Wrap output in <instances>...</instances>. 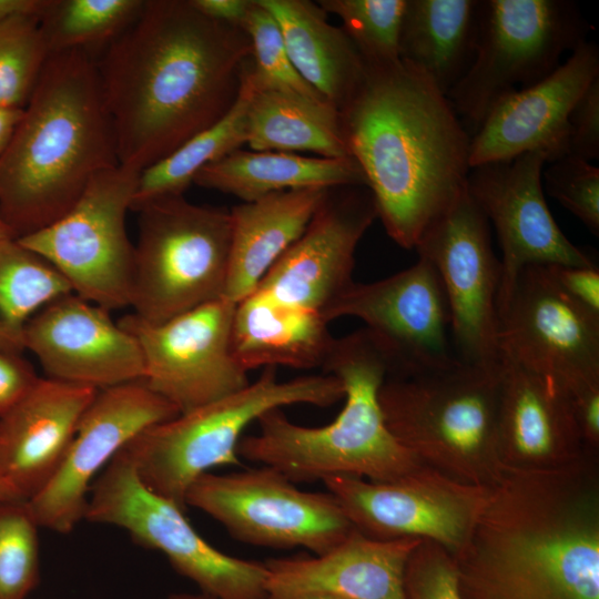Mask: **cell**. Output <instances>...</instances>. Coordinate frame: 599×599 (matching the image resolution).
Listing matches in <instances>:
<instances>
[{"mask_svg": "<svg viewBox=\"0 0 599 599\" xmlns=\"http://www.w3.org/2000/svg\"><path fill=\"white\" fill-rule=\"evenodd\" d=\"M377 217L367 186L328 189L303 234L255 291L323 314L355 282L356 248Z\"/></svg>", "mask_w": 599, "mask_h": 599, "instance_id": "obj_20", "label": "cell"}, {"mask_svg": "<svg viewBox=\"0 0 599 599\" xmlns=\"http://www.w3.org/2000/svg\"><path fill=\"white\" fill-rule=\"evenodd\" d=\"M26 500L19 493L0 475V501Z\"/></svg>", "mask_w": 599, "mask_h": 599, "instance_id": "obj_47", "label": "cell"}, {"mask_svg": "<svg viewBox=\"0 0 599 599\" xmlns=\"http://www.w3.org/2000/svg\"><path fill=\"white\" fill-rule=\"evenodd\" d=\"M8 238H17V236L0 214V242Z\"/></svg>", "mask_w": 599, "mask_h": 599, "instance_id": "obj_49", "label": "cell"}, {"mask_svg": "<svg viewBox=\"0 0 599 599\" xmlns=\"http://www.w3.org/2000/svg\"><path fill=\"white\" fill-rule=\"evenodd\" d=\"M167 599H214V598L206 596L202 592L200 593L176 592V593L170 595Z\"/></svg>", "mask_w": 599, "mask_h": 599, "instance_id": "obj_48", "label": "cell"}, {"mask_svg": "<svg viewBox=\"0 0 599 599\" xmlns=\"http://www.w3.org/2000/svg\"><path fill=\"white\" fill-rule=\"evenodd\" d=\"M498 438L504 473L557 471L599 456L587 451L565 387L505 358Z\"/></svg>", "mask_w": 599, "mask_h": 599, "instance_id": "obj_23", "label": "cell"}, {"mask_svg": "<svg viewBox=\"0 0 599 599\" xmlns=\"http://www.w3.org/2000/svg\"><path fill=\"white\" fill-rule=\"evenodd\" d=\"M22 351L0 341V418L14 407L39 382Z\"/></svg>", "mask_w": 599, "mask_h": 599, "instance_id": "obj_42", "label": "cell"}, {"mask_svg": "<svg viewBox=\"0 0 599 599\" xmlns=\"http://www.w3.org/2000/svg\"><path fill=\"white\" fill-rule=\"evenodd\" d=\"M23 109L0 108V156L8 148Z\"/></svg>", "mask_w": 599, "mask_h": 599, "instance_id": "obj_46", "label": "cell"}, {"mask_svg": "<svg viewBox=\"0 0 599 599\" xmlns=\"http://www.w3.org/2000/svg\"><path fill=\"white\" fill-rule=\"evenodd\" d=\"M242 29L252 45L248 72L255 88L324 99L295 70L277 21L260 0H251Z\"/></svg>", "mask_w": 599, "mask_h": 599, "instance_id": "obj_38", "label": "cell"}, {"mask_svg": "<svg viewBox=\"0 0 599 599\" xmlns=\"http://www.w3.org/2000/svg\"><path fill=\"white\" fill-rule=\"evenodd\" d=\"M252 58L246 32L191 0H143L95 61L119 164L141 172L221 120Z\"/></svg>", "mask_w": 599, "mask_h": 599, "instance_id": "obj_1", "label": "cell"}, {"mask_svg": "<svg viewBox=\"0 0 599 599\" xmlns=\"http://www.w3.org/2000/svg\"><path fill=\"white\" fill-rule=\"evenodd\" d=\"M567 392L587 451L599 455V383L582 385Z\"/></svg>", "mask_w": 599, "mask_h": 599, "instance_id": "obj_44", "label": "cell"}, {"mask_svg": "<svg viewBox=\"0 0 599 599\" xmlns=\"http://www.w3.org/2000/svg\"><path fill=\"white\" fill-rule=\"evenodd\" d=\"M21 346L48 378L98 390L142 380L141 349L109 311L74 293L34 314L21 332Z\"/></svg>", "mask_w": 599, "mask_h": 599, "instance_id": "obj_21", "label": "cell"}, {"mask_svg": "<svg viewBox=\"0 0 599 599\" xmlns=\"http://www.w3.org/2000/svg\"><path fill=\"white\" fill-rule=\"evenodd\" d=\"M344 395L332 374L281 382L276 367H266L241 390L155 424L123 449L143 485L185 511L186 493L200 476L217 466L240 465L242 434L263 414L297 404L328 407Z\"/></svg>", "mask_w": 599, "mask_h": 599, "instance_id": "obj_7", "label": "cell"}, {"mask_svg": "<svg viewBox=\"0 0 599 599\" xmlns=\"http://www.w3.org/2000/svg\"><path fill=\"white\" fill-rule=\"evenodd\" d=\"M73 293L67 278L18 238L0 242V329L22 351L27 322L52 301Z\"/></svg>", "mask_w": 599, "mask_h": 599, "instance_id": "obj_33", "label": "cell"}, {"mask_svg": "<svg viewBox=\"0 0 599 599\" xmlns=\"http://www.w3.org/2000/svg\"><path fill=\"white\" fill-rule=\"evenodd\" d=\"M305 599H346V598L336 597V596H313Z\"/></svg>", "mask_w": 599, "mask_h": 599, "instance_id": "obj_52", "label": "cell"}, {"mask_svg": "<svg viewBox=\"0 0 599 599\" xmlns=\"http://www.w3.org/2000/svg\"><path fill=\"white\" fill-rule=\"evenodd\" d=\"M549 164L542 174L548 194L598 236L599 169L572 154Z\"/></svg>", "mask_w": 599, "mask_h": 599, "instance_id": "obj_39", "label": "cell"}, {"mask_svg": "<svg viewBox=\"0 0 599 599\" xmlns=\"http://www.w3.org/2000/svg\"><path fill=\"white\" fill-rule=\"evenodd\" d=\"M84 519L124 529L162 552L181 576L214 599H267L264 562L226 555L207 544L184 510L140 480L122 448L91 486Z\"/></svg>", "mask_w": 599, "mask_h": 599, "instance_id": "obj_10", "label": "cell"}, {"mask_svg": "<svg viewBox=\"0 0 599 599\" xmlns=\"http://www.w3.org/2000/svg\"><path fill=\"white\" fill-rule=\"evenodd\" d=\"M420 541L376 539L355 530L323 555L268 559L267 599H407L405 569Z\"/></svg>", "mask_w": 599, "mask_h": 599, "instance_id": "obj_24", "label": "cell"}, {"mask_svg": "<svg viewBox=\"0 0 599 599\" xmlns=\"http://www.w3.org/2000/svg\"><path fill=\"white\" fill-rule=\"evenodd\" d=\"M569 154L585 161L599 158V77L583 91L569 114Z\"/></svg>", "mask_w": 599, "mask_h": 599, "instance_id": "obj_41", "label": "cell"}, {"mask_svg": "<svg viewBox=\"0 0 599 599\" xmlns=\"http://www.w3.org/2000/svg\"><path fill=\"white\" fill-rule=\"evenodd\" d=\"M586 34L570 0H480L474 60L446 95L470 138L502 98L548 77Z\"/></svg>", "mask_w": 599, "mask_h": 599, "instance_id": "obj_9", "label": "cell"}, {"mask_svg": "<svg viewBox=\"0 0 599 599\" xmlns=\"http://www.w3.org/2000/svg\"><path fill=\"white\" fill-rule=\"evenodd\" d=\"M141 171L118 164L94 175L75 203L49 225L18 237L106 311L130 306L134 245L125 227Z\"/></svg>", "mask_w": 599, "mask_h": 599, "instance_id": "obj_11", "label": "cell"}, {"mask_svg": "<svg viewBox=\"0 0 599 599\" xmlns=\"http://www.w3.org/2000/svg\"><path fill=\"white\" fill-rule=\"evenodd\" d=\"M143 0H48L40 28L49 53L109 43L136 18Z\"/></svg>", "mask_w": 599, "mask_h": 599, "instance_id": "obj_34", "label": "cell"}, {"mask_svg": "<svg viewBox=\"0 0 599 599\" xmlns=\"http://www.w3.org/2000/svg\"><path fill=\"white\" fill-rule=\"evenodd\" d=\"M118 164L95 60L81 49L51 53L0 156V214L17 238L33 233Z\"/></svg>", "mask_w": 599, "mask_h": 599, "instance_id": "obj_4", "label": "cell"}, {"mask_svg": "<svg viewBox=\"0 0 599 599\" xmlns=\"http://www.w3.org/2000/svg\"><path fill=\"white\" fill-rule=\"evenodd\" d=\"M548 265L556 282L571 298L599 314V270L596 265Z\"/></svg>", "mask_w": 599, "mask_h": 599, "instance_id": "obj_43", "label": "cell"}, {"mask_svg": "<svg viewBox=\"0 0 599 599\" xmlns=\"http://www.w3.org/2000/svg\"><path fill=\"white\" fill-rule=\"evenodd\" d=\"M546 163L544 153L528 152L474 166L467 176L466 190L494 225L501 250L498 312L525 266L595 265L568 240L548 209L541 184Z\"/></svg>", "mask_w": 599, "mask_h": 599, "instance_id": "obj_19", "label": "cell"}, {"mask_svg": "<svg viewBox=\"0 0 599 599\" xmlns=\"http://www.w3.org/2000/svg\"><path fill=\"white\" fill-rule=\"evenodd\" d=\"M328 189L286 190L231 209L224 297L238 303L303 234Z\"/></svg>", "mask_w": 599, "mask_h": 599, "instance_id": "obj_27", "label": "cell"}, {"mask_svg": "<svg viewBox=\"0 0 599 599\" xmlns=\"http://www.w3.org/2000/svg\"><path fill=\"white\" fill-rule=\"evenodd\" d=\"M0 341H3L6 343H9L18 348H20L17 344H14L1 329H0ZM21 349V348H20ZM22 351V349H21Z\"/></svg>", "mask_w": 599, "mask_h": 599, "instance_id": "obj_51", "label": "cell"}, {"mask_svg": "<svg viewBox=\"0 0 599 599\" xmlns=\"http://www.w3.org/2000/svg\"><path fill=\"white\" fill-rule=\"evenodd\" d=\"M38 527L28 500L0 501V599H26L38 586Z\"/></svg>", "mask_w": 599, "mask_h": 599, "instance_id": "obj_37", "label": "cell"}, {"mask_svg": "<svg viewBox=\"0 0 599 599\" xmlns=\"http://www.w3.org/2000/svg\"><path fill=\"white\" fill-rule=\"evenodd\" d=\"M479 18L480 0H406L399 59L447 95L474 60Z\"/></svg>", "mask_w": 599, "mask_h": 599, "instance_id": "obj_30", "label": "cell"}, {"mask_svg": "<svg viewBox=\"0 0 599 599\" xmlns=\"http://www.w3.org/2000/svg\"><path fill=\"white\" fill-rule=\"evenodd\" d=\"M139 212V237L130 306L152 324L163 323L224 296L231 211L197 205L183 195L151 200Z\"/></svg>", "mask_w": 599, "mask_h": 599, "instance_id": "obj_8", "label": "cell"}, {"mask_svg": "<svg viewBox=\"0 0 599 599\" xmlns=\"http://www.w3.org/2000/svg\"><path fill=\"white\" fill-rule=\"evenodd\" d=\"M501 358L565 389L599 383V314L571 298L548 264L525 266L498 312Z\"/></svg>", "mask_w": 599, "mask_h": 599, "instance_id": "obj_14", "label": "cell"}, {"mask_svg": "<svg viewBox=\"0 0 599 599\" xmlns=\"http://www.w3.org/2000/svg\"><path fill=\"white\" fill-rule=\"evenodd\" d=\"M185 504L219 521L236 540L261 547L323 555L356 530L329 491L301 490L267 466L205 473L190 486Z\"/></svg>", "mask_w": 599, "mask_h": 599, "instance_id": "obj_12", "label": "cell"}, {"mask_svg": "<svg viewBox=\"0 0 599 599\" xmlns=\"http://www.w3.org/2000/svg\"><path fill=\"white\" fill-rule=\"evenodd\" d=\"M49 55L40 16L0 20V108L24 109Z\"/></svg>", "mask_w": 599, "mask_h": 599, "instance_id": "obj_35", "label": "cell"}, {"mask_svg": "<svg viewBox=\"0 0 599 599\" xmlns=\"http://www.w3.org/2000/svg\"><path fill=\"white\" fill-rule=\"evenodd\" d=\"M235 306L223 296L159 324L133 313L119 321L141 349L142 382L180 414L250 384L231 349Z\"/></svg>", "mask_w": 599, "mask_h": 599, "instance_id": "obj_15", "label": "cell"}, {"mask_svg": "<svg viewBox=\"0 0 599 599\" xmlns=\"http://www.w3.org/2000/svg\"><path fill=\"white\" fill-rule=\"evenodd\" d=\"M339 113L387 235L415 248L466 190L470 135L447 97L402 60L365 64Z\"/></svg>", "mask_w": 599, "mask_h": 599, "instance_id": "obj_3", "label": "cell"}, {"mask_svg": "<svg viewBox=\"0 0 599 599\" xmlns=\"http://www.w3.org/2000/svg\"><path fill=\"white\" fill-rule=\"evenodd\" d=\"M329 323L355 317L387 363V374L447 364L455 355L450 314L440 277L426 258L388 277L354 282L323 313Z\"/></svg>", "mask_w": 599, "mask_h": 599, "instance_id": "obj_17", "label": "cell"}, {"mask_svg": "<svg viewBox=\"0 0 599 599\" xmlns=\"http://www.w3.org/2000/svg\"><path fill=\"white\" fill-rule=\"evenodd\" d=\"M501 364L453 358L410 373L387 374L378 392L385 424L422 465L464 484L491 487L499 457Z\"/></svg>", "mask_w": 599, "mask_h": 599, "instance_id": "obj_6", "label": "cell"}, {"mask_svg": "<svg viewBox=\"0 0 599 599\" xmlns=\"http://www.w3.org/2000/svg\"><path fill=\"white\" fill-rule=\"evenodd\" d=\"M415 250L440 277L455 357L475 365H500L501 265L493 250L490 224L467 190L425 230Z\"/></svg>", "mask_w": 599, "mask_h": 599, "instance_id": "obj_13", "label": "cell"}, {"mask_svg": "<svg viewBox=\"0 0 599 599\" xmlns=\"http://www.w3.org/2000/svg\"><path fill=\"white\" fill-rule=\"evenodd\" d=\"M10 11L8 0H0V20L8 18Z\"/></svg>", "mask_w": 599, "mask_h": 599, "instance_id": "obj_50", "label": "cell"}, {"mask_svg": "<svg viewBox=\"0 0 599 599\" xmlns=\"http://www.w3.org/2000/svg\"><path fill=\"white\" fill-rule=\"evenodd\" d=\"M277 21L298 74L341 109L361 83L365 63L341 27L311 0H260Z\"/></svg>", "mask_w": 599, "mask_h": 599, "instance_id": "obj_28", "label": "cell"}, {"mask_svg": "<svg viewBox=\"0 0 599 599\" xmlns=\"http://www.w3.org/2000/svg\"><path fill=\"white\" fill-rule=\"evenodd\" d=\"M193 183L244 202L286 190L367 186L361 166L352 156L322 158L243 149L202 167Z\"/></svg>", "mask_w": 599, "mask_h": 599, "instance_id": "obj_29", "label": "cell"}, {"mask_svg": "<svg viewBox=\"0 0 599 599\" xmlns=\"http://www.w3.org/2000/svg\"><path fill=\"white\" fill-rule=\"evenodd\" d=\"M180 413L142 380L104 388L82 415L63 463L28 500L39 527L68 534L84 519L91 486L125 445Z\"/></svg>", "mask_w": 599, "mask_h": 599, "instance_id": "obj_18", "label": "cell"}, {"mask_svg": "<svg viewBox=\"0 0 599 599\" xmlns=\"http://www.w3.org/2000/svg\"><path fill=\"white\" fill-rule=\"evenodd\" d=\"M98 389L40 378L0 418V475L29 500L54 477Z\"/></svg>", "mask_w": 599, "mask_h": 599, "instance_id": "obj_25", "label": "cell"}, {"mask_svg": "<svg viewBox=\"0 0 599 599\" xmlns=\"http://www.w3.org/2000/svg\"><path fill=\"white\" fill-rule=\"evenodd\" d=\"M342 29L367 65L396 62L406 0H318Z\"/></svg>", "mask_w": 599, "mask_h": 599, "instance_id": "obj_36", "label": "cell"}, {"mask_svg": "<svg viewBox=\"0 0 599 599\" xmlns=\"http://www.w3.org/2000/svg\"><path fill=\"white\" fill-rule=\"evenodd\" d=\"M246 145L253 151L351 156L338 109L324 99L258 89L253 82L246 112Z\"/></svg>", "mask_w": 599, "mask_h": 599, "instance_id": "obj_31", "label": "cell"}, {"mask_svg": "<svg viewBox=\"0 0 599 599\" xmlns=\"http://www.w3.org/2000/svg\"><path fill=\"white\" fill-rule=\"evenodd\" d=\"M250 60L244 67L240 95L232 109L167 156L144 169L131 210L158 197L183 195L202 167L246 145V112L252 92Z\"/></svg>", "mask_w": 599, "mask_h": 599, "instance_id": "obj_32", "label": "cell"}, {"mask_svg": "<svg viewBox=\"0 0 599 599\" xmlns=\"http://www.w3.org/2000/svg\"><path fill=\"white\" fill-rule=\"evenodd\" d=\"M404 587L407 599H461L454 556L429 540H422L412 552Z\"/></svg>", "mask_w": 599, "mask_h": 599, "instance_id": "obj_40", "label": "cell"}, {"mask_svg": "<svg viewBox=\"0 0 599 599\" xmlns=\"http://www.w3.org/2000/svg\"><path fill=\"white\" fill-rule=\"evenodd\" d=\"M599 77V49L582 41L541 81L502 98L470 139V169L541 152L551 163L569 151V114Z\"/></svg>", "mask_w": 599, "mask_h": 599, "instance_id": "obj_22", "label": "cell"}, {"mask_svg": "<svg viewBox=\"0 0 599 599\" xmlns=\"http://www.w3.org/2000/svg\"><path fill=\"white\" fill-rule=\"evenodd\" d=\"M335 338L322 313L260 291L236 303L234 309L231 349L246 372L278 365L298 369L322 367Z\"/></svg>", "mask_w": 599, "mask_h": 599, "instance_id": "obj_26", "label": "cell"}, {"mask_svg": "<svg viewBox=\"0 0 599 599\" xmlns=\"http://www.w3.org/2000/svg\"><path fill=\"white\" fill-rule=\"evenodd\" d=\"M322 368L344 387L337 417L306 427L281 408L268 410L257 419L258 433L240 439L238 457L274 468L293 483L332 477L389 481L422 465L385 424L378 392L387 363L365 328L335 338Z\"/></svg>", "mask_w": 599, "mask_h": 599, "instance_id": "obj_5", "label": "cell"}, {"mask_svg": "<svg viewBox=\"0 0 599 599\" xmlns=\"http://www.w3.org/2000/svg\"><path fill=\"white\" fill-rule=\"evenodd\" d=\"M323 484L363 535L429 540L453 556L467 542L489 491L425 465L389 481L332 477Z\"/></svg>", "mask_w": 599, "mask_h": 599, "instance_id": "obj_16", "label": "cell"}, {"mask_svg": "<svg viewBox=\"0 0 599 599\" xmlns=\"http://www.w3.org/2000/svg\"><path fill=\"white\" fill-rule=\"evenodd\" d=\"M461 599H599V461L509 473L454 556Z\"/></svg>", "mask_w": 599, "mask_h": 599, "instance_id": "obj_2", "label": "cell"}, {"mask_svg": "<svg viewBox=\"0 0 599 599\" xmlns=\"http://www.w3.org/2000/svg\"><path fill=\"white\" fill-rule=\"evenodd\" d=\"M205 16L242 28L251 0H191Z\"/></svg>", "mask_w": 599, "mask_h": 599, "instance_id": "obj_45", "label": "cell"}]
</instances>
